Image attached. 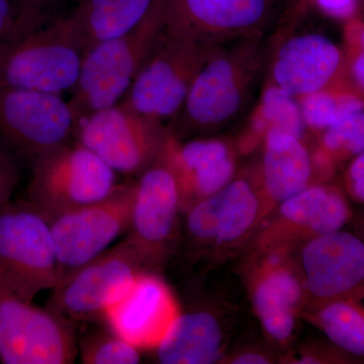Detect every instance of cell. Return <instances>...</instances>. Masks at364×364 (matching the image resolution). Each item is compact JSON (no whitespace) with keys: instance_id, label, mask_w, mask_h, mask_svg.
Segmentation results:
<instances>
[{"instance_id":"obj_36","label":"cell","mask_w":364,"mask_h":364,"mask_svg":"<svg viewBox=\"0 0 364 364\" xmlns=\"http://www.w3.org/2000/svg\"><path fill=\"white\" fill-rule=\"evenodd\" d=\"M351 189L353 196L358 200L364 202V176L356 179V181H351Z\"/></svg>"},{"instance_id":"obj_25","label":"cell","mask_w":364,"mask_h":364,"mask_svg":"<svg viewBox=\"0 0 364 364\" xmlns=\"http://www.w3.org/2000/svg\"><path fill=\"white\" fill-rule=\"evenodd\" d=\"M318 323L328 338L340 348L364 355V315L345 301H333L318 313Z\"/></svg>"},{"instance_id":"obj_19","label":"cell","mask_w":364,"mask_h":364,"mask_svg":"<svg viewBox=\"0 0 364 364\" xmlns=\"http://www.w3.org/2000/svg\"><path fill=\"white\" fill-rule=\"evenodd\" d=\"M223 330L219 318L205 309L179 313L156 347L162 364H210L222 355Z\"/></svg>"},{"instance_id":"obj_14","label":"cell","mask_w":364,"mask_h":364,"mask_svg":"<svg viewBox=\"0 0 364 364\" xmlns=\"http://www.w3.org/2000/svg\"><path fill=\"white\" fill-rule=\"evenodd\" d=\"M179 313L176 299L161 277L144 272L105 311L102 320L136 348L156 349Z\"/></svg>"},{"instance_id":"obj_35","label":"cell","mask_w":364,"mask_h":364,"mask_svg":"<svg viewBox=\"0 0 364 364\" xmlns=\"http://www.w3.org/2000/svg\"><path fill=\"white\" fill-rule=\"evenodd\" d=\"M363 176H364V152L358 155L349 168V177L351 181H356Z\"/></svg>"},{"instance_id":"obj_28","label":"cell","mask_w":364,"mask_h":364,"mask_svg":"<svg viewBox=\"0 0 364 364\" xmlns=\"http://www.w3.org/2000/svg\"><path fill=\"white\" fill-rule=\"evenodd\" d=\"M323 144L331 152L355 155L364 152V111L325 130Z\"/></svg>"},{"instance_id":"obj_10","label":"cell","mask_w":364,"mask_h":364,"mask_svg":"<svg viewBox=\"0 0 364 364\" xmlns=\"http://www.w3.org/2000/svg\"><path fill=\"white\" fill-rule=\"evenodd\" d=\"M136 189V181L119 183L102 200L73 208L49 222L58 261V282L102 255L129 231Z\"/></svg>"},{"instance_id":"obj_12","label":"cell","mask_w":364,"mask_h":364,"mask_svg":"<svg viewBox=\"0 0 364 364\" xmlns=\"http://www.w3.org/2000/svg\"><path fill=\"white\" fill-rule=\"evenodd\" d=\"M78 352L73 322L0 291V361L6 364L73 363Z\"/></svg>"},{"instance_id":"obj_33","label":"cell","mask_w":364,"mask_h":364,"mask_svg":"<svg viewBox=\"0 0 364 364\" xmlns=\"http://www.w3.org/2000/svg\"><path fill=\"white\" fill-rule=\"evenodd\" d=\"M352 76L356 85L364 90V50L359 53L351 67Z\"/></svg>"},{"instance_id":"obj_27","label":"cell","mask_w":364,"mask_h":364,"mask_svg":"<svg viewBox=\"0 0 364 364\" xmlns=\"http://www.w3.org/2000/svg\"><path fill=\"white\" fill-rule=\"evenodd\" d=\"M140 349L109 330H92L79 340L78 351L85 364H136Z\"/></svg>"},{"instance_id":"obj_22","label":"cell","mask_w":364,"mask_h":364,"mask_svg":"<svg viewBox=\"0 0 364 364\" xmlns=\"http://www.w3.org/2000/svg\"><path fill=\"white\" fill-rule=\"evenodd\" d=\"M301 296L298 279L282 268L267 272L256 284L254 306L261 324L273 339L286 341L293 334L294 311Z\"/></svg>"},{"instance_id":"obj_6","label":"cell","mask_w":364,"mask_h":364,"mask_svg":"<svg viewBox=\"0 0 364 364\" xmlns=\"http://www.w3.org/2000/svg\"><path fill=\"white\" fill-rule=\"evenodd\" d=\"M31 169L26 202L48 222L102 200L119 184L117 172L76 141L40 158Z\"/></svg>"},{"instance_id":"obj_9","label":"cell","mask_w":364,"mask_h":364,"mask_svg":"<svg viewBox=\"0 0 364 364\" xmlns=\"http://www.w3.org/2000/svg\"><path fill=\"white\" fill-rule=\"evenodd\" d=\"M169 129L123 102L79 119L74 141L85 146L112 169L140 176L164 149Z\"/></svg>"},{"instance_id":"obj_4","label":"cell","mask_w":364,"mask_h":364,"mask_svg":"<svg viewBox=\"0 0 364 364\" xmlns=\"http://www.w3.org/2000/svg\"><path fill=\"white\" fill-rule=\"evenodd\" d=\"M303 0H166L164 30L210 45L269 39L299 14Z\"/></svg>"},{"instance_id":"obj_11","label":"cell","mask_w":364,"mask_h":364,"mask_svg":"<svg viewBox=\"0 0 364 364\" xmlns=\"http://www.w3.org/2000/svg\"><path fill=\"white\" fill-rule=\"evenodd\" d=\"M144 272H149L142 258L124 239L59 282L46 308L71 322L104 318L105 311Z\"/></svg>"},{"instance_id":"obj_13","label":"cell","mask_w":364,"mask_h":364,"mask_svg":"<svg viewBox=\"0 0 364 364\" xmlns=\"http://www.w3.org/2000/svg\"><path fill=\"white\" fill-rule=\"evenodd\" d=\"M181 186L163 155L136 181L133 215L127 240L142 258L146 269L157 273L176 236Z\"/></svg>"},{"instance_id":"obj_8","label":"cell","mask_w":364,"mask_h":364,"mask_svg":"<svg viewBox=\"0 0 364 364\" xmlns=\"http://www.w3.org/2000/svg\"><path fill=\"white\" fill-rule=\"evenodd\" d=\"M215 46L163 30L123 104L144 116L171 121Z\"/></svg>"},{"instance_id":"obj_24","label":"cell","mask_w":364,"mask_h":364,"mask_svg":"<svg viewBox=\"0 0 364 364\" xmlns=\"http://www.w3.org/2000/svg\"><path fill=\"white\" fill-rule=\"evenodd\" d=\"M306 127L296 97L273 85L262 90L252 119V129L256 135L264 136L267 132L277 131L301 139Z\"/></svg>"},{"instance_id":"obj_17","label":"cell","mask_w":364,"mask_h":364,"mask_svg":"<svg viewBox=\"0 0 364 364\" xmlns=\"http://www.w3.org/2000/svg\"><path fill=\"white\" fill-rule=\"evenodd\" d=\"M341 63L339 48L327 36L296 33L282 43L270 61L272 85L294 97L324 90Z\"/></svg>"},{"instance_id":"obj_3","label":"cell","mask_w":364,"mask_h":364,"mask_svg":"<svg viewBox=\"0 0 364 364\" xmlns=\"http://www.w3.org/2000/svg\"><path fill=\"white\" fill-rule=\"evenodd\" d=\"M166 0H157L133 30L85 53L77 83L68 100L76 121L117 105L127 95L164 30Z\"/></svg>"},{"instance_id":"obj_15","label":"cell","mask_w":364,"mask_h":364,"mask_svg":"<svg viewBox=\"0 0 364 364\" xmlns=\"http://www.w3.org/2000/svg\"><path fill=\"white\" fill-rule=\"evenodd\" d=\"M163 155L178 178L183 212L224 188L233 181L236 172L233 151L217 138L181 143L169 131Z\"/></svg>"},{"instance_id":"obj_21","label":"cell","mask_w":364,"mask_h":364,"mask_svg":"<svg viewBox=\"0 0 364 364\" xmlns=\"http://www.w3.org/2000/svg\"><path fill=\"white\" fill-rule=\"evenodd\" d=\"M157 0H78L70 14L86 43V52L105 41L130 32ZM85 52V53H86Z\"/></svg>"},{"instance_id":"obj_32","label":"cell","mask_w":364,"mask_h":364,"mask_svg":"<svg viewBox=\"0 0 364 364\" xmlns=\"http://www.w3.org/2000/svg\"><path fill=\"white\" fill-rule=\"evenodd\" d=\"M326 16L338 20H349L358 11L359 0H310Z\"/></svg>"},{"instance_id":"obj_1","label":"cell","mask_w":364,"mask_h":364,"mask_svg":"<svg viewBox=\"0 0 364 364\" xmlns=\"http://www.w3.org/2000/svg\"><path fill=\"white\" fill-rule=\"evenodd\" d=\"M269 39L248 38L217 45L196 76L168 127L177 140L230 128L259 100L270 62Z\"/></svg>"},{"instance_id":"obj_2","label":"cell","mask_w":364,"mask_h":364,"mask_svg":"<svg viewBox=\"0 0 364 364\" xmlns=\"http://www.w3.org/2000/svg\"><path fill=\"white\" fill-rule=\"evenodd\" d=\"M86 52L70 16L0 44V86L61 95L77 83Z\"/></svg>"},{"instance_id":"obj_7","label":"cell","mask_w":364,"mask_h":364,"mask_svg":"<svg viewBox=\"0 0 364 364\" xmlns=\"http://www.w3.org/2000/svg\"><path fill=\"white\" fill-rule=\"evenodd\" d=\"M76 124L61 95L0 86V151L18 166L71 143Z\"/></svg>"},{"instance_id":"obj_18","label":"cell","mask_w":364,"mask_h":364,"mask_svg":"<svg viewBox=\"0 0 364 364\" xmlns=\"http://www.w3.org/2000/svg\"><path fill=\"white\" fill-rule=\"evenodd\" d=\"M186 213V228L193 244L226 245L250 231L259 214V200L248 181L233 179Z\"/></svg>"},{"instance_id":"obj_20","label":"cell","mask_w":364,"mask_h":364,"mask_svg":"<svg viewBox=\"0 0 364 364\" xmlns=\"http://www.w3.org/2000/svg\"><path fill=\"white\" fill-rule=\"evenodd\" d=\"M312 171V160L301 139L284 132H267L263 142L262 178L272 200L282 203L308 188Z\"/></svg>"},{"instance_id":"obj_23","label":"cell","mask_w":364,"mask_h":364,"mask_svg":"<svg viewBox=\"0 0 364 364\" xmlns=\"http://www.w3.org/2000/svg\"><path fill=\"white\" fill-rule=\"evenodd\" d=\"M280 205L286 221L315 236L339 231L349 218L343 196L327 186H308Z\"/></svg>"},{"instance_id":"obj_5","label":"cell","mask_w":364,"mask_h":364,"mask_svg":"<svg viewBox=\"0 0 364 364\" xmlns=\"http://www.w3.org/2000/svg\"><path fill=\"white\" fill-rule=\"evenodd\" d=\"M58 284L49 222L28 202L0 210V291L33 303Z\"/></svg>"},{"instance_id":"obj_31","label":"cell","mask_w":364,"mask_h":364,"mask_svg":"<svg viewBox=\"0 0 364 364\" xmlns=\"http://www.w3.org/2000/svg\"><path fill=\"white\" fill-rule=\"evenodd\" d=\"M18 166L11 158L0 151V210L11 203L18 181Z\"/></svg>"},{"instance_id":"obj_34","label":"cell","mask_w":364,"mask_h":364,"mask_svg":"<svg viewBox=\"0 0 364 364\" xmlns=\"http://www.w3.org/2000/svg\"><path fill=\"white\" fill-rule=\"evenodd\" d=\"M232 363L236 364H267L268 359L259 353L248 352V353L241 354L238 358H234Z\"/></svg>"},{"instance_id":"obj_30","label":"cell","mask_w":364,"mask_h":364,"mask_svg":"<svg viewBox=\"0 0 364 364\" xmlns=\"http://www.w3.org/2000/svg\"><path fill=\"white\" fill-rule=\"evenodd\" d=\"M26 33L13 1L0 0V44L18 39Z\"/></svg>"},{"instance_id":"obj_16","label":"cell","mask_w":364,"mask_h":364,"mask_svg":"<svg viewBox=\"0 0 364 364\" xmlns=\"http://www.w3.org/2000/svg\"><path fill=\"white\" fill-rule=\"evenodd\" d=\"M301 267L306 289L316 298L349 293L364 280V244L354 235H316L304 246Z\"/></svg>"},{"instance_id":"obj_29","label":"cell","mask_w":364,"mask_h":364,"mask_svg":"<svg viewBox=\"0 0 364 364\" xmlns=\"http://www.w3.org/2000/svg\"><path fill=\"white\" fill-rule=\"evenodd\" d=\"M20 14L26 32L55 20L57 9L65 0H11Z\"/></svg>"},{"instance_id":"obj_37","label":"cell","mask_w":364,"mask_h":364,"mask_svg":"<svg viewBox=\"0 0 364 364\" xmlns=\"http://www.w3.org/2000/svg\"><path fill=\"white\" fill-rule=\"evenodd\" d=\"M358 26L359 28L358 44L360 45L361 49L364 50V25H360V23H358Z\"/></svg>"},{"instance_id":"obj_26","label":"cell","mask_w":364,"mask_h":364,"mask_svg":"<svg viewBox=\"0 0 364 364\" xmlns=\"http://www.w3.org/2000/svg\"><path fill=\"white\" fill-rule=\"evenodd\" d=\"M299 98L304 121L306 127L315 130H327L352 114L364 111L360 98L348 93L337 95L325 88Z\"/></svg>"}]
</instances>
